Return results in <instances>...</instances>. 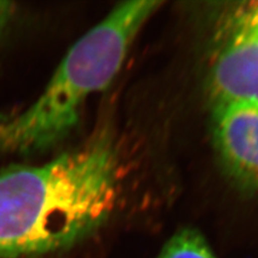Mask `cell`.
<instances>
[{"mask_svg":"<svg viewBox=\"0 0 258 258\" xmlns=\"http://www.w3.org/2000/svg\"><path fill=\"white\" fill-rule=\"evenodd\" d=\"M161 5L156 0L123 3L81 37L42 95L24 112L0 122V154H37L69 136L86 99L114 80L137 35Z\"/></svg>","mask_w":258,"mask_h":258,"instance_id":"2","label":"cell"},{"mask_svg":"<svg viewBox=\"0 0 258 258\" xmlns=\"http://www.w3.org/2000/svg\"><path fill=\"white\" fill-rule=\"evenodd\" d=\"M14 11V4L11 2H0V36L9 24Z\"/></svg>","mask_w":258,"mask_h":258,"instance_id":"6","label":"cell"},{"mask_svg":"<svg viewBox=\"0 0 258 258\" xmlns=\"http://www.w3.org/2000/svg\"><path fill=\"white\" fill-rule=\"evenodd\" d=\"M119 194L116 151L93 138L41 166L0 173V258L69 248L114 212Z\"/></svg>","mask_w":258,"mask_h":258,"instance_id":"1","label":"cell"},{"mask_svg":"<svg viewBox=\"0 0 258 258\" xmlns=\"http://www.w3.org/2000/svg\"><path fill=\"white\" fill-rule=\"evenodd\" d=\"M215 148L230 179L258 195V101L236 99L212 106Z\"/></svg>","mask_w":258,"mask_h":258,"instance_id":"4","label":"cell"},{"mask_svg":"<svg viewBox=\"0 0 258 258\" xmlns=\"http://www.w3.org/2000/svg\"><path fill=\"white\" fill-rule=\"evenodd\" d=\"M157 258H216L200 232L185 228L169 240Z\"/></svg>","mask_w":258,"mask_h":258,"instance_id":"5","label":"cell"},{"mask_svg":"<svg viewBox=\"0 0 258 258\" xmlns=\"http://www.w3.org/2000/svg\"><path fill=\"white\" fill-rule=\"evenodd\" d=\"M208 91L212 106L236 99L258 101V0L233 4L221 16Z\"/></svg>","mask_w":258,"mask_h":258,"instance_id":"3","label":"cell"}]
</instances>
